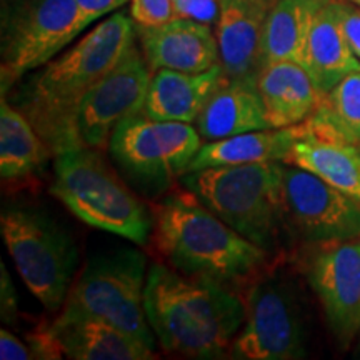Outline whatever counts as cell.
Returning <instances> with one entry per match:
<instances>
[{
	"instance_id": "cell-1",
	"label": "cell",
	"mask_w": 360,
	"mask_h": 360,
	"mask_svg": "<svg viewBox=\"0 0 360 360\" xmlns=\"http://www.w3.org/2000/svg\"><path fill=\"white\" fill-rule=\"evenodd\" d=\"M137 39L132 15L115 12L89 30L79 42L47 62L19 97V109L53 155L85 147L77 130L80 103L90 89Z\"/></svg>"
},
{
	"instance_id": "cell-2",
	"label": "cell",
	"mask_w": 360,
	"mask_h": 360,
	"mask_svg": "<svg viewBox=\"0 0 360 360\" xmlns=\"http://www.w3.org/2000/svg\"><path fill=\"white\" fill-rule=\"evenodd\" d=\"M143 307L162 349L188 359L227 357L245 319L232 287L162 264L148 269Z\"/></svg>"
},
{
	"instance_id": "cell-3",
	"label": "cell",
	"mask_w": 360,
	"mask_h": 360,
	"mask_svg": "<svg viewBox=\"0 0 360 360\" xmlns=\"http://www.w3.org/2000/svg\"><path fill=\"white\" fill-rule=\"evenodd\" d=\"M152 240L169 265L229 287L260 277L272 255L219 219L191 191L172 192L152 209Z\"/></svg>"
},
{
	"instance_id": "cell-4",
	"label": "cell",
	"mask_w": 360,
	"mask_h": 360,
	"mask_svg": "<svg viewBox=\"0 0 360 360\" xmlns=\"http://www.w3.org/2000/svg\"><path fill=\"white\" fill-rule=\"evenodd\" d=\"M283 162L192 170L180 184L233 231L278 255L292 229L283 200Z\"/></svg>"
},
{
	"instance_id": "cell-5",
	"label": "cell",
	"mask_w": 360,
	"mask_h": 360,
	"mask_svg": "<svg viewBox=\"0 0 360 360\" xmlns=\"http://www.w3.org/2000/svg\"><path fill=\"white\" fill-rule=\"evenodd\" d=\"M51 192L90 227L137 245H146L152 236V210L112 170L97 148L80 147L56 155Z\"/></svg>"
},
{
	"instance_id": "cell-6",
	"label": "cell",
	"mask_w": 360,
	"mask_h": 360,
	"mask_svg": "<svg viewBox=\"0 0 360 360\" xmlns=\"http://www.w3.org/2000/svg\"><path fill=\"white\" fill-rule=\"evenodd\" d=\"M146 281V255L141 250L119 249L94 255L72 283L60 312L98 319L155 350L157 337L143 307Z\"/></svg>"
},
{
	"instance_id": "cell-7",
	"label": "cell",
	"mask_w": 360,
	"mask_h": 360,
	"mask_svg": "<svg viewBox=\"0 0 360 360\" xmlns=\"http://www.w3.org/2000/svg\"><path fill=\"white\" fill-rule=\"evenodd\" d=\"M204 139L187 122L137 114L117 125L109 142L112 160L135 191L159 197L187 174Z\"/></svg>"
},
{
	"instance_id": "cell-8",
	"label": "cell",
	"mask_w": 360,
	"mask_h": 360,
	"mask_svg": "<svg viewBox=\"0 0 360 360\" xmlns=\"http://www.w3.org/2000/svg\"><path fill=\"white\" fill-rule=\"evenodd\" d=\"M0 231L8 254L29 290L47 310L64 307L79 249L52 217L37 209L8 207L0 215Z\"/></svg>"
},
{
	"instance_id": "cell-9",
	"label": "cell",
	"mask_w": 360,
	"mask_h": 360,
	"mask_svg": "<svg viewBox=\"0 0 360 360\" xmlns=\"http://www.w3.org/2000/svg\"><path fill=\"white\" fill-rule=\"evenodd\" d=\"M245 319L232 342L240 360H299L307 357V327L299 295L281 277L255 278L245 294Z\"/></svg>"
},
{
	"instance_id": "cell-10",
	"label": "cell",
	"mask_w": 360,
	"mask_h": 360,
	"mask_svg": "<svg viewBox=\"0 0 360 360\" xmlns=\"http://www.w3.org/2000/svg\"><path fill=\"white\" fill-rule=\"evenodd\" d=\"M75 0H22L2 34V96L27 72L56 58L84 32Z\"/></svg>"
},
{
	"instance_id": "cell-11",
	"label": "cell",
	"mask_w": 360,
	"mask_h": 360,
	"mask_svg": "<svg viewBox=\"0 0 360 360\" xmlns=\"http://www.w3.org/2000/svg\"><path fill=\"white\" fill-rule=\"evenodd\" d=\"M283 200L292 233L310 244L360 238V202L314 174L283 164Z\"/></svg>"
},
{
	"instance_id": "cell-12",
	"label": "cell",
	"mask_w": 360,
	"mask_h": 360,
	"mask_svg": "<svg viewBox=\"0 0 360 360\" xmlns=\"http://www.w3.org/2000/svg\"><path fill=\"white\" fill-rule=\"evenodd\" d=\"M150 80L152 70L142 49L134 44L80 103L77 130L84 146L97 150L109 148L117 125L127 117L142 114Z\"/></svg>"
},
{
	"instance_id": "cell-13",
	"label": "cell",
	"mask_w": 360,
	"mask_h": 360,
	"mask_svg": "<svg viewBox=\"0 0 360 360\" xmlns=\"http://www.w3.org/2000/svg\"><path fill=\"white\" fill-rule=\"evenodd\" d=\"M321 247L310 259L307 277L328 328L347 349L360 332V238Z\"/></svg>"
},
{
	"instance_id": "cell-14",
	"label": "cell",
	"mask_w": 360,
	"mask_h": 360,
	"mask_svg": "<svg viewBox=\"0 0 360 360\" xmlns=\"http://www.w3.org/2000/svg\"><path fill=\"white\" fill-rule=\"evenodd\" d=\"M141 49L152 74L160 69L199 74L220 64L217 35L212 27L174 17L155 27H137Z\"/></svg>"
},
{
	"instance_id": "cell-15",
	"label": "cell",
	"mask_w": 360,
	"mask_h": 360,
	"mask_svg": "<svg viewBox=\"0 0 360 360\" xmlns=\"http://www.w3.org/2000/svg\"><path fill=\"white\" fill-rule=\"evenodd\" d=\"M277 0H220L217 42L229 79H257L267 17Z\"/></svg>"
},
{
	"instance_id": "cell-16",
	"label": "cell",
	"mask_w": 360,
	"mask_h": 360,
	"mask_svg": "<svg viewBox=\"0 0 360 360\" xmlns=\"http://www.w3.org/2000/svg\"><path fill=\"white\" fill-rule=\"evenodd\" d=\"M227 79L220 64L199 74L157 70L152 74L142 114L154 120L193 124L209 98Z\"/></svg>"
},
{
	"instance_id": "cell-17",
	"label": "cell",
	"mask_w": 360,
	"mask_h": 360,
	"mask_svg": "<svg viewBox=\"0 0 360 360\" xmlns=\"http://www.w3.org/2000/svg\"><path fill=\"white\" fill-rule=\"evenodd\" d=\"M283 164L294 165L360 202V147L315 132L304 122Z\"/></svg>"
},
{
	"instance_id": "cell-18",
	"label": "cell",
	"mask_w": 360,
	"mask_h": 360,
	"mask_svg": "<svg viewBox=\"0 0 360 360\" xmlns=\"http://www.w3.org/2000/svg\"><path fill=\"white\" fill-rule=\"evenodd\" d=\"M257 89L272 129L302 124L323 98L309 70L292 60L262 65L257 75Z\"/></svg>"
},
{
	"instance_id": "cell-19",
	"label": "cell",
	"mask_w": 360,
	"mask_h": 360,
	"mask_svg": "<svg viewBox=\"0 0 360 360\" xmlns=\"http://www.w3.org/2000/svg\"><path fill=\"white\" fill-rule=\"evenodd\" d=\"M52 330L64 357L74 360H152L155 350L134 335L92 317L58 315Z\"/></svg>"
},
{
	"instance_id": "cell-20",
	"label": "cell",
	"mask_w": 360,
	"mask_h": 360,
	"mask_svg": "<svg viewBox=\"0 0 360 360\" xmlns=\"http://www.w3.org/2000/svg\"><path fill=\"white\" fill-rule=\"evenodd\" d=\"M195 127L204 141L272 129L257 89V79H227L209 98Z\"/></svg>"
},
{
	"instance_id": "cell-21",
	"label": "cell",
	"mask_w": 360,
	"mask_h": 360,
	"mask_svg": "<svg viewBox=\"0 0 360 360\" xmlns=\"http://www.w3.org/2000/svg\"><path fill=\"white\" fill-rule=\"evenodd\" d=\"M305 69L323 96L342 79L360 70L359 57L349 45L342 27L340 0L323 7L315 19L307 44Z\"/></svg>"
},
{
	"instance_id": "cell-22",
	"label": "cell",
	"mask_w": 360,
	"mask_h": 360,
	"mask_svg": "<svg viewBox=\"0 0 360 360\" xmlns=\"http://www.w3.org/2000/svg\"><path fill=\"white\" fill-rule=\"evenodd\" d=\"M332 2L335 0H277L265 24L262 65L292 60L305 67L310 30Z\"/></svg>"
},
{
	"instance_id": "cell-23",
	"label": "cell",
	"mask_w": 360,
	"mask_h": 360,
	"mask_svg": "<svg viewBox=\"0 0 360 360\" xmlns=\"http://www.w3.org/2000/svg\"><path fill=\"white\" fill-rule=\"evenodd\" d=\"M300 124L285 129H265L210 141L200 147L187 172L207 167L283 162L287 152L299 135Z\"/></svg>"
},
{
	"instance_id": "cell-24",
	"label": "cell",
	"mask_w": 360,
	"mask_h": 360,
	"mask_svg": "<svg viewBox=\"0 0 360 360\" xmlns=\"http://www.w3.org/2000/svg\"><path fill=\"white\" fill-rule=\"evenodd\" d=\"M53 155L30 120L2 96L0 102V177L20 182L34 177Z\"/></svg>"
},
{
	"instance_id": "cell-25",
	"label": "cell",
	"mask_w": 360,
	"mask_h": 360,
	"mask_svg": "<svg viewBox=\"0 0 360 360\" xmlns=\"http://www.w3.org/2000/svg\"><path fill=\"white\" fill-rule=\"evenodd\" d=\"M304 124L315 132L360 147V70L342 79L327 92Z\"/></svg>"
},
{
	"instance_id": "cell-26",
	"label": "cell",
	"mask_w": 360,
	"mask_h": 360,
	"mask_svg": "<svg viewBox=\"0 0 360 360\" xmlns=\"http://www.w3.org/2000/svg\"><path fill=\"white\" fill-rule=\"evenodd\" d=\"M130 15L135 27H155L174 19L172 0H130Z\"/></svg>"
},
{
	"instance_id": "cell-27",
	"label": "cell",
	"mask_w": 360,
	"mask_h": 360,
	"mask_svg": "<svg viewBox=\"0 0 360 360\" xmlns=\"http://www.w3.org/2000/svg\"><path fill=\"white\" fill-rule=\"evenodd\" d=\"M25 339L30 350H32L34 359L56 360L64 357V352H62L60 344H58L57 337L53 334L51 322L40 323L32 332L25 335Z\"/></svg>"
},
{
	"instance_id": "cell-28",
	"label": "cell",
	"mask_w": 360,
	"mask_h": 360,
	"mask_svg": "<svg viewBox=\"0 0 360 360\" xmlns=\"http://www.w3.org/2000/svg\"><path fill=\"white\" fill-rule=\"evenodd\" d=\"M175 17H184L205 25H215L220 13V0H180L174 6Z\"/></svg>"
},
{
	"instance_id": "cell-29",
	"label": "cell",
	"mask_w": 360,
	"mask_h": 360,
	"mask_svg": "<svg viewBox=\"0 0 360 360\" xmlns=\"http://www.w3.org/2000/svg\"><path fill=\"white\" fill-rule=\"evenodd\" d=\"M0 317L7 326L15 323L17 317H19L17 292L4 262L0 264Z\"/></svg>"
},
{
	"instance_id": "cell-30",
	"label": "cell",
	"mask_w": 360,
	"mask_h": 360,
	"mask_svg": "<svg viewBox=\"0 0 360 360\" xmlns=\"http://www.w3.org/2000/svg\"><path fill=\"white\" fill-rule=\"evenodd\" d=\"M75 2H77L79 15L84 29H87L94 22L103 19L105 15H110L114 11L124 7L130 0H75Z\"/></svg>"
},
{
	"instance_id": "cell-31",
	"label": "cell",
	"mask_w": 360,
	"mask_h": 360,
	"mask_svg": "<svg viewBox=\"0 0 360 360\" xmlns=\"http://www.w3.org/2000/svg\"><path fill=\"white\" fill-rule=\"evenodd\" d=\"M340 20L349 45L360 60V7L340 0Z\"/></svg>"
},
{
	"instance_id": "cell-32",
	"label": "cell",
	"mask_w": 360,
	"mask_h": 360,
	"mask_svg": "<svg viewBox=\"0 0 360 360\" xmlns=\"http://www.w3.org/2000/svg\"><path fill=\"white\" fill-rule=\"evenodd\" d=\"M0 359L2 360H30L34 359L29 344L22 342L11 330H0Z\"/></svg>"
},
{
	"instance_id": "cell-33",
	"label": "cell",
	"mask_w": 360,
	"mask_h": 360,
	"mask_svg": "<svg viewBox=\"0 0 360 360\" xmlns=\"http://www.w3.org/2000/svg\"><path fill=\"white\" fill-rule=\"evenodd\" d=\"M345 2H350V4H354V6L360 7V0H345Z\"/></svg>"
},
{
	"instance_id": "cell-34",
	"label": "cell",
	"mask_w": 360,
	"mask_h": 360,
	"mask_svg": "<svg viewBox=\"0 0 360 360\" xmlns=\"http://www.w3.org/2000/svg\"><path fill=\"white\" fill-rule=\"evenodd\" d=\"M172 2H174V6H175V4H177V2H180V0H172Z\"/></svg>"
}]
</instances>
